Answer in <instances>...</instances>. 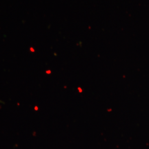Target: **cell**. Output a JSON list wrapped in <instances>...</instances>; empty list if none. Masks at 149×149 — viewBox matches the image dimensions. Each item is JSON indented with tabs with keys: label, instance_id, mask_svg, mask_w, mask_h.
<instances>
[]
</instances>
